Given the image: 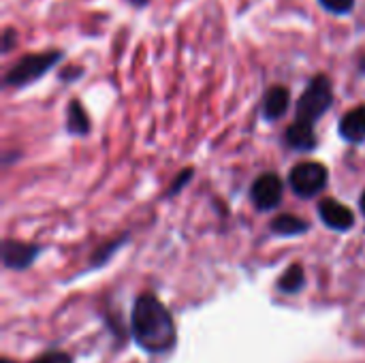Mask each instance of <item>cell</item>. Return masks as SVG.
I'll use <instances>...</instances> for the list:
<instances>
[{
    "mask_svg": "<svg viewBox=\"0 0 365 363\" xmlns=\"http://www.w3.org/2000/svg\"><path fill=\"white\" fill-rule=\"evenodd\" d=\"M130 329L137 344L150 353H165L175 342L173 319L154 295H141L135 302Z\"/></svg>",
    "mask_w": 365,
    "mask_h": 363,
    "instance_id": "cell-1",
    "label": "cell"
},
{
    "mask_svg": "<svg viewBox=\"0 0 365 363\" xmlns=\"http://www.w3.org/2000/svg\"><path fill=\"white\" fill-rule=\"evenodd\" d=\"M334 103V88H331V81L329 77L325 75H317L310 86L304 90L302 98L297 101V122H306V124H312L331 107Z\"/></svg>",
    "mask_w": 365,
    "mask_h": 363,
    "instance_id": "cell-2",
    "label": "cell"
},
{
    "mask_svg": "<svg viewBox=\"0 0 365 363\" xmlns=\"http://www.w3.org/2000/svg\"><path fill=\"white\" fill-rule=\"evenodd\" d=\"M62 58L60 51H45V53H32L21 58L9 73H6V83L9 86H28L32 81H36L38 77H43L58 60Z\"/></svg>",
    "mask_w": 365,
    "mask_h": 363,
    "instance_id": "cell-3",
    "label": "cell"
},
{
    "mask_svg": "<svg viewBox=\"0 0 365 363\" xmlns=\"http://www.w3.org/2000/svg\"><path fill=\"white\" fill-rule=\"evenodd\" d=\"M291 188L299 197H314L327 184V169L321 163H299L289 175Z\"/></svg>",
    "mask_w": 365,
    "mask_h": 363,
    "instance_id": "cell-4",
    "label": "cell"
},
{
    "mask_svg": "<svg viewBox=\"0 0 365 363\" xmlns=\"http://www.w3.org/2000/svg\"><path fill=\"white\" fill-rule=\"evenodd\" d=\"M250 195L259 210H272L282 201V182L276 173H263L252 184Z\"/></svg>",
    "mask_w": 365,
    "mask_h": 363,
    "instance_id": "cell-5",
    "label": "cell"
},
{
    "mask_svg": "<svg viewBox=\"0 0 365 363\" xmlns=\"http://www.w3.org/2000/svg\"><path fill=\"white\" fill-rule=\"evenodd\" d=\"M319 214H321V220L329 227V229H336V231H349L355 223V214L340 201L336 199H325L321 201L319 205Z\"/></svg>",
    "mask_w": 365,
    "mask_h": 363,
    "instance_id": "cell-6",
    "label": "cell"
},
{
    "mask_svg": "<svg viewBox=\"0 0 365 363\" xmlns=\"http://www.w3.org/2000/svg\"><path fill=\"white\" fill-rule=\"evenodd\" d=\"M340 135L351 143L365 141V105L351 109L340 122Z\"/></svg>",
    "mask_w": 365,
    "mask_h": 363,
    "instance_id": "cell-7",
    "label": "cell"
},
{
    "mask_svg": "<svg viewBox=\"0 0 365 363\" xmlns=\"http://www.w3.org/2000/svg\"><path fill=\"white\" fill-rule=\"evenodd\" d=\"M36 248L30 246V244H24V242H4L2 246V259L9 267H26L34 261L36 257Z\"/></svg>",
    "mask_w": 365,
    "mask_h": 363,
    "instance_id": "cell-8",
    "label": "cell"
},
{
    "mask_svg": "<svg viewBox=\"0 0 365 363\" xmlns=\"http://www.w3.org/2000/svg\"><path fill=\"white\" fill-rule=\"evenodd\" d=\"M287 143L295 150H312L317 145L314 126L295 120V124H291L287 131Z\"/></svg>",
    "mask_w": 365,
    "mask_h": 363,
    "instance_id": "cell-9",
    "label": "cell"
},
{
    "mask_svg": "<svg viewBox=\"0 0 365 363\" xmlns=\"http://www.w3.org/2000/svg\"><path fill=\"white\" fill-rule=\"evenodd\" d=\"M289 109V92L282 86H276L267 92L265 101H263V113L267 120H278L287 113Z\"/></svg>",
    "mask_w": 365,
    "mask_h": 363,
    "instance_id": "cell-10",
    "label": "cell"
},
{
    "mask_svg": "<svg viewBox=\"0 0 365 363\" xmlns=\"http://www.w3.org/2000/svg\"><path fill=\"white\" fill-rule=\"evenodd\" d=\"M272 229H274L278 235H299V233H306V231H308V223L302 220V218H297V216L282 214V216L274 218Z\"/></svg>",
    "mask_w": 365,
    "mask_h": 363,
    "instance_id": "cell-11",
    "label": "cell"
},
{
    "mask_svg": "<svg viewBox=\"0 0 365 363\" xmlns=\"http://www.w3.org/2000/svg\"><path fill=\"white\" fill-rule=\"evenodd\" d=\"M304 285H306V276H304L302 265H291V267L280 276L278 289L284 291V293H297Z\"/></svg>",
    "mask_w": 365,
    "mask_h": 363,
    "instance_id": "cell-12",
    "label": "cell"
},
{
    "mask_svg": "<svg viewBox=\"0 0 365 363\" xmlns=\"http://www.w3.org/2000/svg\"><path fill=\"white\" fill-rule=\"evenodd\" d=\"M66 128H68L71 133H75V135H83V133H88V128H90L88 116H86V111L81 109V105H79L77 101H73L71 107H68Z\"/></svg>",
    "mask_w": 365,
    "mask_h": 363,
    "instance_id": "cell-13",
    "label": "cell"
},
{
    "mask_svg": "<svg viewBox=\"0 0 365 363\" xmlns=\"http://www.w3.org/2000/svg\"><path fill=\"white\" fill-rule=\"evenodd\" d=\"M327 11H331V13H349L351 9H353V4H355V0H319Z\"/></svg>",
    "mask_w": 365,
    "mask_h": 363,
    "instance_id": "cell-14",
    "label": "cell"
},
{
    "mask_svg": "<svg viewBox=\"0 0 365 363\" xmlns=\"http://www.w3.org/2000/svg\"><path fill=\"white\" fill-rule=\"evenodd\" d=\"M32 363H73V362H71V357H68V355H64V353H47V355L38 357L36 362H32Z\"/></svg>",
    "mask_w": 365,
    "mask_h": 363,
    "instance_id": "cell-15",
    "label": "cell"
},
{
    "mask_svg": "<svg viewBox=\"0 0 365 363\" xmlns=\"http://www.w3.org/2000/svg\"><path fill=\"white\" fill-rule=\"evenodd\" d=\"M190 173H192V171H182V178H180V180H178V182L171 186V193H178V188H180V186H182V184L188 180V178H190Z\"/></svg>",
    "mask_w": 365,
    "mask_h": 363,
    "instance_id": "cell-16",
    "label": "cell"
},
{
    "mask_svg": "<svg viewBox=\"0 0 365 363\" xmlns=\"http://www.w3.org/2000/svg\"><path fill=\"white\" fill-rule=\"evenodd\" d=\"M11 36H13V32H11V30H6V32H4V51L11 47Z\"/></svg>",
    "mask_w": 365,
    "mask_h": 363,
    "instance_id": "cell-17",
    "label": "cell"
},
{
    "mask_svg": "<svg viewBox=\"0 0 365 363\" xmlns=\"http://www.w3.org/2000/svg\"><path fill=\"white\" fill-rule=\"evenodd\" d=\"M130 2H133V4H137V6H141V4H145L148 0H130Z\"/></svg>",
    "mask_w": 365,
    "mask_h": 363,
    "instance_id": "cell-18",
    "label": "cell"
},
{
    "mask_svg": "<svg viewBox=\"0 0 365 363\" xmlns=\"http://www.w3.org/2000/svg\"><path fill=\"white\" fill-rule=\"evenodd\" d=\"M361 212H364V214H365V193H364V195H361Z\"/></svg>",
    "mask_w": 365,
    "mask_h": 363,
    "instance_id": "cell-19",
    "label": "cell"
},
{
    "mask_svg": "<svg viewBox=\"0 0 365 363\" xmlns=\"http://www.w3.org/2000/svg\"><path fill=\"white\" fill-rule=\"evenodd\" d=\"M2 363H11V362H9V359H2Z\"/></svg>",
    "mask_w": 365,
    "mask_h": 363,
    "instance_id": "cell-20",
    "label": "cell"
}]
</instances>
